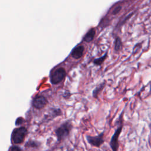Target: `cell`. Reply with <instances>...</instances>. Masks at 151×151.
Here are the masks:
<instances>
[{"label": "cell", "mask_w": 151, "mask_h": 151, "mask_svg": "<svg viewBox=\"0 0 151 151\" xmlns=\"http://www.w3.org/2000/svg\"><path fill=\"white\" fill-rule=\"evenodd\" d=\"M125 109L123 110L122 112L118 119V126L116 128V129L115 131V133H113V136H111L110 142V146L112 149L113 151H118L119 144V138L120 136V135L122 131L123 127V116L124 114Z\"/></svg>", "instance_id": "cell-1"}, {"label": "cell", "mask_w": 151, "mask_h": 151, "mask_svg": "<svg viewBox=\"0 0 151 151\" xmlns=\"http://www.w3.org/2000/svg\"><path fill=\"white\" fill-rule=\"evenodd\" d=\"M73 124L71 121H67L58 127L55 133L59 141H61L67 138L73 129Z\"/></svg>", "instance_id": "cell-2"}, {"label": "cell", "mask_w": 151, "mask_h": 151, "mask_svg": "<svg viewBox=\"0 0 151 151\" xmlns=\"http://www.w3.org/2000/svg\"><path fill=\"white\" fill-rule=\"evenodd\" d=\"M66 74V71L64 68L59 67L56 69L51 75V82L54 85L60 83L65 79Z\"/></svg>", "instance_id": "cell-3"}, {"label": "cell", "mask_w": 151, "mask_h": 151, "mask_svg": "<svg viewBox=\"0 0 151 151\" xmlns=\"http://www.w3.org/2000/svg\"><path fill=\"white\" fill-rule=\"evenodd\" d=\"M27 131L24 127L15 129L12 133V140L15 144L22 143L27 135Z\"/></svg>", "instance_id": "cell-4"}, {"label": "cell", "mask_w": 151, "mask_h": 151, "mask_svg": "<svg viewBox=\"0 0 151 151\" xmlns=\"http://www.w3.org/2000/svg\"><path fill=\"white\" fill-rule=\"evenodd\" d=\"M104 133L103 132L100 133L97 136H93L87 135L86 136L87 140L88 143L92 146L97 147H100L104 142Z\"/></svg>", "instance_id": "cell-5"}, {"label": "cell", "mask_w": 151, "mask_h": 151, "mask_svg": "<svg viewBox=\"0 0 151 151\" xmlns=\"http://www.w3.org/2000/svg\"><path fill=\"white\" fill-rule=\"evenodd\" d=\"M85 51V48L83 45L77 46L72 50L71 52V56L73 59L76 60H79L83 57Z\"/></svg>", "instance_id": "cell-6"}, {"label": "cell", "mask_w": 151, "mask_h": 151, "mask_svg": "<svg viewBox=\"0 0 151 151\" xmlns=\"http://www.w3.org/2000/svg\"><path fill=\"white\" fill-rule=\"evenodd\" d=\"M47 103V100L44 96L42 95H39V96H37L34 99L32 102V104L36 108L42 109L46 105Z\"/></svg>", "instance_id": "cell-7"}, {"label": "cell", "mask_w": 151, "mask_h": 151, "mask_svg": "<svg viewBox=\"0 0 151 151\" xmlns=\"http://www.w3.org/2000/svg\"><path fill=\"white\" fill-rule=\"evenodd\" d=\"M96 34V31L95 28L94 27L90 28L87 31V32L85 34V35L83 36V41L87 43H91L95 39Z\"/></svg>", "instance_id": "cell-8"}, {"label": "cell", "mask_w": 151, "mask_h": 151, "mask_svg": "<svg viewBox=\"0 0 151 151\" xmlns=\"http://www.w3.org/2000/svg\"><path fill=\"white\" fill-rule=\"evenodd\" d=\"M106 85V82L105 80H104L103 82L100 83L99 85H97L94 89V90H93V92H92V95L95 99L98 98L99 96L100 95V93L103 91V90L105 87Z\"/></svg>", "instance_id": "cell-9"}, {"label": "cell", "mask_w": 151, "mask_h": 151, "mask_svg": "<svg viewBox=\"0 0 151 151\" xmlns=\"http://www.w3.org/2000/svg\"><path fill=\"white\" fill-rule=\"evenodd\" d=\"M123 49V42L119 36L115 37L114 42V50L116 53L121 52Z\"/></svg>", "instance_id": "cell-10"}, {"label": "cell", "mask_w": 151, "mask_h": 151, "mask_svg": "<svg viewBox=\"0 0 151 151\" xmlns=\"http://www.w3.org/2000/svg\"><path fill=\"white\" fill-rule=\"evenodd\" d=\"M107 56H108V52H106V53L103 56H101L100 57L95 59L93 61V63L96 66H100L103 64L105 60L107 58Z\"/></svg>", "instance_id": "cell-11"}, {"label": "cell", "mask_w": 151, "mask_h": 151, "mask_svg": "<svg viewBox=\"0 0 151 151\" xmlns=\"http://www.w3.org/2000/svg\"><path fill=\"white\" fill-rule=\"evenodd\" d=\"M110 20H109V18L108 17H106V16H105L102 18H101V20L99 23V25L102 28H104L110 25Z\"/></svg>", "instance_id": "cell-12"}, {"label": "cell", "mask_w": 151, "mask_h": 151, "mask_svg": "<svg viewBox=\"0 0 151 151\" xmlns=\"http://www.w3.org/2000/svg\"><path fill=\"white\" fill-rule=\"evenodd\" d=\"M122 7L121 6H116L114 9L113 10L112 12H111V14L113 15V16H115V15H117L118 14H119L121 11L122 10Z\"/></svg>", "instance_id": "cell-13"}, {"label": "cell", "mask_w": 151, "mask_h": 151, "mask_svg": "<svg viewBox=\"0 0 151 151\" xmlns=\"http://www.w3.org/2000/svg\"><path fill=\"white\" fill-rule=\"evenodd\" d=\"M11 151H22L21 148L18 146H13L11 147Z\"/></svg>", "instance_id": "cell-14"}, {"label": "cell", "mask_w": 151, "mask_h": 151, "mask_svg": "<svg viewBox=\"0 0 151 151\" xmlns=\"http://www.w3.org/2000/svg\"><path fill=\"white\" fill-rule=\"evenodd\" d=\"M23 121V119L21 118H18L17 120L16 121V125H18V124H21L22 123V122Z\"/></svg>", "instance_id": "cell-15"}, {"label": "cell", "mask_w": 151, "mask_h": 151, "mask_svg": "<svg viewBox=\"0 0 151 151\" xmlns=\"http://www.w3.org/2000/svg\"><path fill=\"white\" fill-rule=\"evenodd\" d=\"M150 90H151V85H150ZM150 93H151V90H150Z\"/></svg>", "instance_id": "cell-16"}]
</instances>
